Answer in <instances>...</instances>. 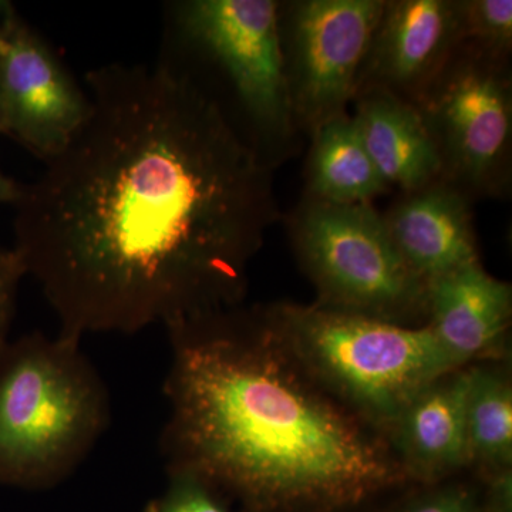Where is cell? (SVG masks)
<instances>
[{
  "label": "cell",
  "mask_w": 512,
  "mask_h": 512,
  "mask_svg": "<svg viewBox=\"0 0 512 512\" xmlns=\"http://www.w3.org/2000/svg\"><path fill=\"white\" fill-rule=\"evenodd\" d=\"M427 291V325L454 369L511 360L510 284L477 262L434 279Z\"/></svg>",
  "instance_id": "obj_11"
},
{
  "label": "cell",
  "mask_w": 512,
  "mask_h": 512,
  "mask_svg": "<svg viewBox=\"0 0 512 512\" xmlns=\"http://www.w3.org/2000/svg\"><path fill=\"white\" fill-rule=\"evenodd\" d=\"M0 100L6 134L42 161L69 143L90 109L84 86L12 3L0 15Z\"/></svg>",
  "instance_id": "obj_9"
},
{
  "label": "cell",
  "mask_w": 512,
  "mask_h": 512,
  "mask_svg": "<svg viewBox=\"0 0 512 512\" xmlns=\"http://www.w3.org/2000/svg\"><path fill=\"white\" fill-rule=\"evenodd\" d=\"M26 269L15 249L0 248V349L9 342L16 298Z\"/></svg>",
  "instance_id": "obj_20"
},
{
  "label": "cell",
  "mask_w": 512,
  "mask_h": 512,
  "mask_svg": "<svg viewBox=\"0 0 512 512\" xmlns=\"http://www.w3.org/2000/svg\"><path fill=\"white\" fill-rule=\"evenodd\" d=\"M0 134H6L5 113H3L2 100H0Z\"/></svg>",
  "instance_id": "obj_22"
},
{
  "label": "cell",
  "mask_w": 512,
  "mask_h": 512,
  "mask_svg": "<svg viewBox=\"0 0 512 512\" xmlns=\"http://www.w3.org/2000/svg\"><path fill=\"white\" fill-rule=\"evenodd\" d=\"M265 308L306 370L386 437L417 393L456 370L427 323L399 325L316 302Z\"/></svg>",
  "instance_id": "obj_4"
},
{
  "label": "cell",
  "mask_w": 512,
  "mask_h": 512,
  "mask_svg": "<svg viewBox=\"0 0 512 512\" xmlns=\"http://www.w3.org/2000/svg\"><path fill=\"white\" fill-rule=\"evenodd\" d=\"M458 45V0H384L356 94L383 89L416 106Z\"/></svg>",
  "instance_id": "obj_10"
},
{
  "label": "cell",
  "mask_w": 512,
  "mask_h": 512,
  "mask_svg": "<svg viewBox=\"0 0 512 512\" xmlns=\"http://www.w3.org/2000/svg\"><path fill=\"white\" fill-rule=\"evenodd\" d=\"M20 192H22V185L0 170V204L15 205L19 200Z\"/></svg>",
  "instance_id": "obj_21"
},
{
  "label": "cell",
  "mask_w": 512,
  "mask_h": 512,
  "mask_svg": "<svg viewBox=\"0 0 512 512\" xmlns=\"http://www.w3.org/2000/svg\"><path fill=\"white\" fill-rule=\"evenodd\" d=\"M281 2L185 0L167 6L163 55L215 70L237 107L238 131L274 167L296 131L285 57Z\"/></svg>",
  "instance_id": "obj_5"
},
{
  "label": "cell",
  "mask_w": 512,
  "mask_h": 512,
  "mask_svg": "<svg viewBox=\"0 0 512 512\" xmlns=\"http://www.w3.org/2000/svg\"><path fill=\"white\" fill-rule=\"evenodd\" d=\"M306 195L332 204L370 202L387 191L367 153L352 114L323 124L311 134Z\"/></svg>",
  "instance_id": "obj_15"
},
{
  "label": "cell",
  "mask_w": 512,
  "mask_h": 512,
  "mask_svg": "<svg viewBox=\"0 0 512 512\" xmlns=\"http://www.w3.org/2000/svg\"><path fill=\"white\" fill-rule=\"evenodd\" d=\"M419 487L392 512H488L478 478L476 483L450 478Z\"/></svg>",
  "instance_id": "obj_18"
},
{
  "label": "cell",
  "mask_w": 512,
  "mask_h": 512,
  "mask_svg": "<svg viewBox=\"0 0 512 512\" xmlns=\"http://www.w3.org/2000/svg\"><path fill=\"white\" fill-rule=\"evenodd\" d=\"M460 45L503 59H510L512 47L511 0H458Z\"/></svg>",
  "instance_id": "obj_17"
},
{
  "label": "cell",
  "mask_w": 512,
  "mask_h": 512,
  "mask_svg": "<svg viewBox=\"0 0 512 512\" xmlns=\"http://www.w3.org/2000/svg\"><path fill=\"white\" fill-rule=\"evenodd\" d=\"M16 201L15 251L60 332L137 333L241 305L279 218L272 168L180 66L109 63Z\"/></svg>",
  "instance_id": "obj_1"
},
{
  "label": "cell",
  "mask_w": 512,
  "mask_h": 512,
  "mask_svg": "<svg viewBox=\"0 0 512 512\" xmlns=\"http://www.w3.org/2000/svg\"><path fill=\"white\" fill-rule=\"evenodd\" d=\"M9 2H3V0H0V15H2L3 10L8 8Z\"/></svg>",
  "instance_id": "obj_23"
},
{
  "label": "cell",
  "mask_w": 512,
  "mask_h": 512,
  "mask_svg": "<svg viewBox=\"0 0 512 512\" xmlns=\"http://www.w3.org/2000/svg\"><path fill=\"white\" fill-rule=\"evenodd\" d=\"M466 421L470 470L478 477L512 470L511 362L468 366Z\"/></svg>",
  "instance_id": "obj_16"
},
{
  "label": "cell",
  "mask_w": 512,
  "mask_h": 512,
  "mask_svg": "<svg viewBox=\"0 0 512 512\" xmlns=\"http://www.w3.org/2000/svg\"><path fill=\"white\" fill-rule=\"evenodd\" d=\"M441 161V180L470 200L511 185L510 59L458 45L416 104Z\"/></svg>",
  "instance_id": "obj_7"
},
{
  "label": "cell",
  "mask_w": 512,
  "mask_h": 512,
  "mask_svg": "<svg viewBox=\"0 0 512 512\" xmlns=\"http://www.w3.org/2000/svg\"><path fill=\"white\" fill-rule=\"evenodd\" d=\"M384 0L281 3L282 50L296 127L313 133L348 113Z\"/></svg>",
  "instance_id": "obj_8"
},
{
  "label": "cell",
  "mask_w": 512,
  "mask_h": 512,
  "mask_svg": "<svg viewBox=\"0 0 512 512\" xmlns=\"http://www.w3.org/2000/svg\"><path fill=\"white\" fill-rule=\"evenodd\" d=\"M293 249L319 305L406 326L426 325L427 282L397 251L370 202L303 198L289 221Z\"/></svg>",
  "instance_id": "obj_6"
},
{
  "label": "cell",
  "mask_w": 512,
  "mask_h": 512,
  "mask_svg": "<svg viewBox=\"0 0 512 512\" xmlns=\"http://www.w3.org/2000/svg\"><path fill=\"white\" fill-rule=\"evenodd\" d=\"M167 478L163 493L144 512H229L220 495L200 478L183 471H167Z\"/></svg>",
  "instance_id": "obj_19"
},
{
  "label": "cell",
  "mask_w": 512,
  "mask_h": 512,
  "mask_svg": "<svg viewBox=\"0 0 512 512\" xmlns=\"http://www.w3.org/2000/svg\"><path fill=\"white\" fill-rule=\"evenodd\" d=\"M80 343L32 332L0 349V485L62 484L109 429L107 384Z\"/></svg>",
  "instance_id": "obj_3"
},
{
  "label": "cell",
  "mask_w": 512,
  "mask_h": 512,
  "mask_svg": "<svg viewBox=\"0 0 512 512\" xmlns=\"http://www.w3.org/2000/svg\"><path fill=\"white\" fill-rule=\"evenodd\" d=\"M165 329V470L241 512H352L410 484L386 434L306 370L265 305Z\"/></svg>",
  "instance_id": "obj_2"
},
{
  "label": "cell",
  "mask_w": 512,
  "mask_h": 512,
  "mask_svg": "<svg viewBox=\"0 0 512 512\" xmlns=\"http://www.w3.org/2000/svg\"><path fill=\"white\" fill-rule=\"evenodd\" d=\"M467 367L448 372L413 397L387 431L410 484L431 485L470 470Z\"/></svg>",
  "instance_id": "obj_12"
},
{
  "label": "cell",
  "mask_w": 512,
  "mask_h": 512,
  "mask_svg": "<svg viewBox=\"0 0 512 512\" xmlns=\"http://www.w3.org/2000/svg\"><path fill=\"white\" fill-rule=\"evenodd\" d=\"M352 114L387 187L412 192L441 178V161L419 109L383 89L356 94Z\"/></svg>",
  "instance_id": "obj_14"
},
{
  "label": "cell",
  "mask_w": 512,
  "mask_h": 512,
  "mask_svg": "<svg viewBox=\"0 0 512 512\" xmlns=\"http://www.w3.org/2000/svg\"><path fill=\"white\" fill-rule=\"evenodd\" d=\"M471 200L437 180L412 192L384 214L397 251L424 282L480 262Z\"/></svg>",
  "instance_id": "obj_13"
}]
</instances>
